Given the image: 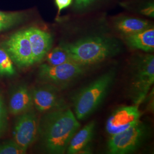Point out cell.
<instances>
[{"instance_id":"cell-9","label":"cell","mask_w":154,"mask_h":154,"mask_svg":"<svg viewBox=\"0 0 154 154\" xmlns=\"http://www.w3.org/2000/svg\"><path fill=\"white\" fill-rule=\"evenodd\" d=\"M142 112L139 105L123 106L115 110L106 124V130L111 135L122 132L140 121Z\"/></svg>"},{"instance_id":"cell-23","label":"cell","mask_w":154,"mask_h":154,"mask_svg":"<svg viewBox=\"0 0 154 154\" xmlns=\"http://www.w3.org/2000/svg\"><path fill=\"white\" fill-rule=\"evenodd\" d=\"M154 5H151L148 7H146L144 9H143L142 11V13L146 16L154 17Z\"/></svg>"},{"instance_id":"cell-3","label":"cell","mask_w":154,"mask_h":154,"mask_svg":"<svg viewBox=\"0 0 154 154\" xmlns=\"http://www.w3.org/2000/svg\"><path fill=\"white\" fill-rule=\"evenodd\" d=\"M116 69L112 68L81 89L74 97V114L78 121L89 117L98 109L116 81Z\"/></svg>"},{"instance_id":"cell-10","label":"cell","mask_w":154,"mask_h":154,"mask_svg":"<svg viewBox=\"0 0 154 154\" xmlns=\"http://www.w3.org/2000/svg\"><path fill=\"white\" fill-rule=\"evenodd\" d=\"M32 92L33 106L40 112L46 113L66 107L65 103L55 86L45 84Z\"/></svg>"},{"instance_id":"cell-14","label":"cell","mask_w":154,"mask_h":154,"mask_svg":"<svg viewBox=\"0 0 154 154\" xmlns=\"http://www.w3.org/2000/svg\"><path fill=\"white\" fill-rule=\"evenodd\" d=\"M127 45L134 49L145 52H153L154 50V29L152 27L131 35L124 36Z\"/></svg>"},{"instance_id":"cell-12","label":"cell","mask_w":154,"mask_h":154,"mask_svg":"<svg viewBox=\"0 0 154 154\" xmlns=\"http://www.w3.org/2000/svg\"><path fill=\"white\" fill-rule=\"evenodd\" d=\"M95 121L90 122L86 125L77 131L72 137L66 149L67 154H80L88 151L89 144L93 139L95 130Z\"/></svg>"},{"instance_id":"cell-5","label":"cell","mask_w":154,"mask_h":154,"mask_svg":"<svg viewBox=\"0 0 154 154\" xmlns=\"http://www.w3.org/2000/svg\"><path fill=\"white\" fill-rule=\"evenodd\" d=\"M149 134L147 125L139 121L126 130L111 135L107 142L108 152L111 154L134 152L146 141Z\"/></svg>"},{"instance_id":"cell-1","label":"cell","mask_w":154,"mask_h":154,"mask_svg":"<svg viewBox=\"0 0 154 154\" xmlns=\"http://www.w3.org/2000/svg\"><path fill=\"white\" fill-rule=\"evenodd\" d=\"M80 124L74 113L64 107L46 112L38 123V135L49 154H62Z\"/></svg>"},{"instance_id":"cell-8","label":"cell","mask_w":154,"mask_h":154,"mask_svg":"<svg viewBox=\"0 0 154 154\" xmlns=\"http://www.w3.org/2000/svg\"><path fill=\"white\" fill-rule=\"evenodd\" d=\"M37 116L34 111L29 110L20 114L13 129L14 141L26 151L38 135Z\"/></svg>"},{"instance_id":"cell-17","label":"cell","mask_w":154,"mask_h":154,"mask_svg":"<svg viewBox=\"0 0 154 154\" xmlns=\"http://www.w3.org/2000/svg\"><path fill=\"white\" fill-rule=\"evenodd\" d=\"M16 74L13 61L3 48H0V75L11 76Z\"/></svg>"},{"instance_id":"cell-22","label":"cell","mask_w":154,"mask_h":154,"mask_svg":"<svg viewBox=\"0 0 154 154\" xmlns=\"http://www.w3.org/2000/svg\"><path fill=\"white\" fill-rule=\"evenodd\" d=\"M95 1V0H75V6L78 9H84L90 5Z\"/></svg>"},{"instance_id":"cell-2","label":"cell","mask_w":154,"mask_h":154,"mask_svg":"<svg viewBox=\"0 0 154 154\" xmlns=\"http://www.w3.org/2000/svg\"><path fill=\"white\" fill-rule=\"evenodd\" d=\"M61 45L67 51L72 61L85 66L116 56L121 50L117 40L105 37H88Z\"/></svg>"},{"instance_id":"cell-15","label":"cell","mask_w":154,"mask_h":154,"mask_svg":"<svg viewBox=\"0 0 154 154\" xmlns=\"http://www.w3.org/2000/svg\"><path fill=\"white\" fill-rule=\"evenodd\" d=\"M148 21L139 18L123 17L115 22V28L123 36L139 33L149 28Z\"/></svg>"},{"instance_id":"cell-11","label":"cell","mask_w":154,"mask_h":154,"mask_svg":"<svg viewBox=\"0 0 154 154\" xmlns=\"http://www.w3.org/2000/svg\"><path fill=\"white\" fill-rule=\"evenodd\" d=\"M25 31L31 46L34 63L39 62L51 49L53 38L50 34L38 28H28Z\"/></svg>"},{"instance_id":"cell-6","label":"cell","mask_w":154,"mask_h":154,"mask_svg":"<svg viewBox=\"0 0 154 154\" xmlns=\"http://www.w3.org/2000/svg\"><path fill=\"white\" fill-rule=\"evenodd\" d=\"M87 70H88V66L75 62H70L57 66L44 63L39 66L38 74L42 82L55 87H63L82 77Z\"/></svg>"},{"instance_id":"cell-7","label":"cell","mask_w":154,"mask_h":154,"mask_svg":"<svg viewBox=\"0 0 154 154\" xmlns=\"http://www.w3.org/2000/svg\"><path fill=\"white\" fill-rule=\"evenodd\" d=\"M2 48L18 67H27L34 64L31 46L25 30L12 34L2 43Z\"/></svg>"},{"instance_id":"cell-24","label":"cell","mask_w":154,"mask_h":154,"mask_svg":"<svg viewBox=\"0 0 154 154\" xmlns=\"http://www.w3.org/2000/svg\"><path fill=\"white\" fill-rule=\"evenodd\" d=\"M12 26L11 25L8 23H5V22H0V32L6 30L7 29L11 28Z\"/></svg>"},{"instance_id":"cell-20","label":"cell","mask_w":154,"mask_h":154,"mask_svg":"<svg viewBox=\"0 0 154 154\" xmlns=\"http://www.w3.org/2000/svg\"><path fill=\"white\" fill-rule=\"evenodd\" d=\"M8 126V114L5 105L0 94V137L5 131Z\"/></svg>"},{"instance_id":"cell-16","label":"cell","mask_w":154,"mask_h":154,"mask_svg":"<svg viewBox=\"0 0 154 154\" xmlns=\"http://www.w3.org/2000/svg\"><path fill=\"white\" fill-rule=\"evenodd\" d=\"M45 57L46 63L51 66H57L73 62L67 51L61 45L51 51L50 50Z\"/></svg>"},{"instance_id":"cell-4","label":"cell","mask_w":154,"mask_h":154,"mask_svg":"<svg viewBox=\"0 0 154 154\" xmlns=\"http://www.w3.org/2000/svg\"><path fill=\"white\" fill-rule=\"evenodd\" d=\"M154 82V57L139 56L132 61L130 67L129 97L134 105L143 102Z\"/></svg>"},{"instance_id":"cell-13","label":"cell","mask_w":154,"mask_h":154,"mask_svg":"<svg viewBox=\"0 0 154 154\" xmlns=\"http://www.w3.org/2000/svg\"><path fill=\"white\" fill-rule=\"evenodd\" d=\"M33 106L32 92L24 85L17 88L11 94L9 102L10 112L20 115L31 110Z\"/></svg>"},{"instance_id":"cell-21","label":"cell","mask_w":154,"mask_h":154,"mask_svg":"<svg viewBox=\"0 0 154 154\" xmlns=\"http://www.w3.org/2000/svg\"><path fill=\"white\" fill-rule=\"evenodd\" d=\"M55 4L58 9V13H60L63 9L66 8L72 4V0H55Z\"/></svg>"},{"instance_id":"cell-18","label":"cell","mask_w":154,"mask_h":154,"mask_svg":"<svg viewBox=\"0 0 154 154\" xmlns=\"http://www.w3.org/2000/svg\"><path fill=\"white\" fill-rule=\"evenodd\" d=\"M24 15L21 13H8L0 11V22H5L14 26L23 20Z\"/></svg>"},{"instance_id":"cell-19","label":"cell","mask_w":154,"mask_h":154,"mask_svg":"<svg viewBox=\"0 0 154 154\" xmlns=\"http://www.w3.org/2000/svg\"><path fill=\"white\" fill-rule=\"evenodd\" d=\"M26 152L14 140L0 144V154H23Z\"/></svg>"}]
</instances>
